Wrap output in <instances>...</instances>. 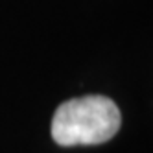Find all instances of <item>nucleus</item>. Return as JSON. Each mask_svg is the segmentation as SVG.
I'll return each instance as SVG.
<instances>
[{"label": "nucleus", "mask_w": 153, "mask_h": 153, "mask_svg": "<svg viewBox=\"0 0 153 153\" xmlns=\"http://www.w3.org/2000/svg\"><path fill=\"white\" fill-rule=\"evenodd\" d=\"M122 126L118 105L107 96L89 94L63 102L52 118V138L63 148L96 146L111 140Z\"/></svg>", "instance_id": "f257e3e1"}]
</instances>
